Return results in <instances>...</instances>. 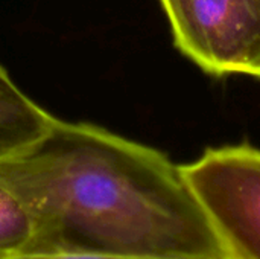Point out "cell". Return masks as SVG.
<instances>
[{
    "instance_id": "6da1fadb",
    "label": "cell",
    "mask_w": 260,
    "mask_h": 259,
    "mask_svg": "<svg viewBox=\"0 0 260 259\" xmlns=\"http://www.w3.org/2000/svg\"><path fill=\"white\" fill-rule=\"evenodd\" d=\"M0 182L37 226V252L227 259L181 166L101 127L56 119Z\"/></svg>"
},
{
    "instance_id": "7a4b0ae2",
    "label": "cell",
    "mask_w": 260,
    "mask_h": 259,
    "mask_svg": "<svg viewBox=\"0 0 260 259\" xmlns=\"http://www.w3.org/2000/svg\"><path fill=\"white\" fill-rule=\"evenodd\" d=\"M227 259H260V150H207L180 165Z\"/></svg>"
},
{
    "instance_id": "3957f363",
    "label": "cell",
    "mask_w": 260,
    "mask_h": 259,
    "mask_svg": "<svg viewBox=\"0 0 260 259\" xmlns=\"http://www.w3.org/2000/svg\"><path fill=\"white\" fill-rule=\"evenodd\" d=\"M175 46L207 73L260 78V0H161Z\"/></svg>"
},
{
    "instance_id": "277c9868",
    "label": "cell",
    "mask_w": 260,
    "mask_h": 259,
    "mask_svg": "<svg viewBox=\"0 0 260 259\" xmlns=\"http://www.w3.org/2000/svg\"><path fill=\"white\" fill-rule=\"evenodd\" d=\"M55 121L56 118L24 95L0 66V163L40 143Z\"/></svg>"
},
{
    "instance_id": "5b68a950",
    "label": "cell",
    "mask_w": 260,
    "mask_h": 259,
    "mask_svg": "<svg viewBox=\"0 0 260 259\" xmlns=\"http://www.w3.org/2000/svg\"><path fill=\"white\" fill-rule=\"evenodd\" d=\"M37 246V226L20 198L0 182V259L30 253Z\"/></svg>"
},
{
    "instance_id": "8992f818",
    "label": "cell",
    "mask_w": 260,
    "mask_h": 259,
    "mask_svg": "<svg viewBox=\"0 0 260 259\" xmlns=\"http://www.w3.org/2000/svg\"><path fill=\"white\" fill-rule=\"evenodd\" d=\"M11 259H163L120 253H104V252H37L24 253Z\"/></svg>"
}]
</instances>
